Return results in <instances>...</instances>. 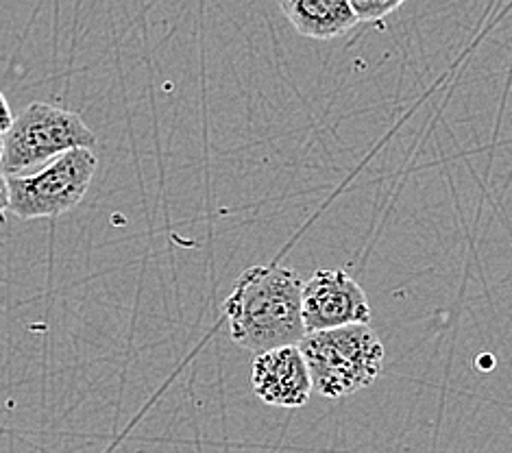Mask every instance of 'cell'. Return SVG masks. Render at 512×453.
Returning a JSON list of instances; mask_svg holds the SVG:
<instances>
[{
	"instance_id": "7",
	"label": "cell",
	"mask_w": 512,
	"mask_h": 453,
	"mask_svg": "<svg viewBox=\"0 0 512 453\" xmlns=\"http://www.w3.org/2000/svg\"><path fill=\"white\" fill-rule=\"evenodd\" d=\"M277 5L303 38H340L358 24L349 0H277Z\"/></svg>"
},
{
	"instance_id": "5",
	"label": "cell",
	"mask_w": 512,
	"mask_h": 453,
	"mask_svg": "<svg viewBox=\"0 0 512 453\" xmlns=\"http://www.w3.org/2000/svg\"><path fill=\"white\" fill-rule=\"evenodd\" d=\"M301 321L306 334L369 323L371 305L358 281L345 271H316L301 286Z\"/></svg>"
},
{
	"instance_id": "1",
	"label": "cell",
	"mask_w": 512,
	"mask_h": 453,
	"mask_svg": "<svg viewBox=\"0 0 512 453\" xmlns=\"http://www.w3.org/2000/svg\"><path fill=\"white\" fill-rule=\"evenodd\" d=\"M301 286L303 279L288 266L247 268L223 305L231 340L255 353L297 345L306 336Z\"/></svg>"
},
{
	"instance_id": "10",
	"label": "cell",
	"mask_w": 512,
	"mask_h": 453,
	"mask_svg": "<svg viewBox=\"0 0 512 453\" xmlns=\"http://www.w3.org/2000/svg\"><path fill=\"white\" fill-rule=\"evenodd\" d=\"M7 212H9V186H7V177L0 173V225L7 223Z\"/></svg>"
},
{
	"instance_id": "2",
	"label": "cell",
	"mask_w": 512,
	"mask_h": 453,
	"mask_svg": "<svg viewBox=\"0 0 512 453\" xmlns=\"http://www.w3.org/2000/svg\"><path fill=\"white\" fill-rule=\"evenodd\" d=\"M297 347L308 366L312 393L325 399H343L369 388L384 366V345L369 323L312 332Z\"/></svg>"
},
{
	"instance_id": "6",
	"label": "cell",
	"mask_w": 512,
	"mask_h": 453,
	"mask_svg": "<svg viewBox=\"0 0 512 453\" xmlns=\"http://www.w3.org/2000/svg\"><path fill=\"white\" fill-rule=\"evenodd\" d=\"M249 382L253 395L275 408H303L312 395L308 366L297 345L255 355Z\"/></svg>"
},
{
	"instance_id": "8",
	"label": "cell",
	"mask_w": 512,
	"mask_h": 453,
	"mask_svg": "<svg viewBox=\"0 0 512 453\" xmlns=\"http://www.w3.org/2000/svg\"><path fill=\"white\" fill-rule=\"evenodd\" d=\"M406 0H349L353 16L358 22H375L393 14Z\"/></svg>"
},
{
	"instance_id": "4",
	"label": "cell",
	"mask_w": 512,
	"mask_h": 453,
	"mask_svg": "<svg viewBox=\"0 0 512 453\" xmlns=\"http://www.w3.org/2000/svg\"><path fill=\"white\" fill-rule=\"evenodd\" d=\"M96 159L92 149H72L27 175L7 177L9 212L20 220L57 218L83 201L94 179Z\"/></svg>"
},
{
	"instance_id": "3",
	"label": "cell",
	"mask_w": 512,
	"mask_h": 453,
	"mask_svg": "<svg viewBox=\"0 0 512 453\" xmlns=\"http://www.w3.org/2000/svg\"><path fill=\"white\" fill-rule=\"evenodd\" d=\"M94 146L96 136L79 114L48 103H31L14 118L3 136L0 173L5 177L27 175L29 170L51 162L66 151H94Z\"/></svg>"
},
{
	"instance_id": "9",
	"label": "cell",
	"mask_w": 512,
	"mask_h": 453,
	"mask_svg": "<svg viewBox=\"0 0 512 453\" xmlns=\"http://www.w3.org/2000/svg\"><path fill=\"white\" fill-rule=\"evenodd\" d=\"M11 122H14V114H11V107L5 99V94L0 92V136H5V133L9 131Z\"/></svg>"
},
{
	"instance_id": "11",
	"label": "cell",
	"mask_w": 512,
	"mask_h": 453,
	"mask_svg": "<svg viewBox=\"0 0 512 453\" xmlns=\"http://www.w3.org/2000/svg\"><path fill=\"white\" fill-rule=\"evenodd\" d=\"M0 157H3V136H0Z\"/></svg>"
}]
</instances>
